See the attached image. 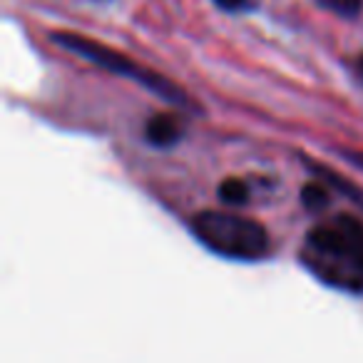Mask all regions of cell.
I'll return each mask as SVG.
<instances>
[{
    "label": "cell",
    "instance_id": "1",
    "mask_svg": "<svg viewBox=\"0 0 363 363\" xmlns=\"http://www.w3.org/2000/svg\"><path fill=\"white\" fill-rule=\"evenodd\" d=\"M301 262L316 279L341 291L363 294V224L338 214L303 239Z\"/></svg>",
    "mask_w": 363,
    "mask_h": 363
},
{
    "label": "cell",
    "instance_id": "2",
    "mask_svg": "<svg viewBox=\"0 0 363 363\" xmlns=\"http://www.w3.org/2000/svg\"><path fill=\"white\" fill-rule=\"evenodd\" d=\"M50 40L55 43V45H60L62 50H70V52H75V55L85 57V60L95 62L97 67L112 72V75H120V77H125V80H135L140 87H145L152 95L169 102V105L179 107V110L199 112V107L192 102V97L182 90L177 82H172L169 77L160 75V72L150 70V67L140 65L137 60L127 57L125 52L112 50L105 43H97L87 35H80V33H65V30L50 33Z\"/></svg>",
    "mask_w": 363,
    "mask_h": 363
},
{
    "label": "cell",
    "instance_id": "3",
    "mask_svg": "<svg viewBox=\"0 0 363 363\" xmlns=\"http://www.w3.org/2000/svg\"><path fill=\"white\" fill-rule=\"evenodd\" d=\"M189 229L209 252L234 262H259L269 254V234L259 222L242 214L207 209L189 219Z\"/></svg>",
    "mask_w": 363,
    "mask_h": 363
},
{
    "label": "cell",
    "instance_id": "4",
    "mask_svg": "<svg viewBox=\"0 0 363 363\" xmlns=\"http://www.w3.org/2000/svg\"><path fill=\"white\" fill-rule=\"evenodd\" d=\"M298 157H301V162L306 164V169L311 172L316 179H321L323 184H328V187L333 189V192H338L341 197L351 199L353 204H358V207L363 209V189L358 187L356 182H351L348 177H343L341 172L326 167L323 162H316V160H311V157H306V155H298Z\"/></svg>",
    "mask_w": 363,
    "mask_h": 363
},
{
    "label": "cell",
    "instance_id": "5",
    "mask_svg": "<svg viewBox=\"0 0 363 363\" xmlns=\"http://www.w3.org/2000/svg\"><path fill=\"white\" fill-rule=\"evenodd\" d=\"M182 122L177 115L172 112H157L147 120V127H145V137L152 147H172L179 142L182 137Z\"/></svg>",
    "mask_w": 363,
    "mask_h": 363
},
{
    "label": "cell",
    "instance_id": "6",
    "mask_svg": "<svg viewBox=\"0 0 363 363\" xmlns=\"http://www.w3.org/2000/svg\"><path fill=\"white\" fill-rule=\"evenodd\" d=\"M249 184L242 179H234V177H229V179H224L222 184H219V199H222L224 204H229V207H242V204L249 202Z\"/></svg>",
    "mask_w": 363,
    "mask_h": 363
},
{
    "label": "cell",
    "instance_id": "7",
    "mask_svg": "<svg viewBox=\"0 0 363 363\" xmlns=\"http://www.w3.org/2000/svg\"><path fill=\"white\" fill-rule=\"evenodd\" d=\"M301 202H303V207H306L308 212H321V209H326L328 202H331L328 184H323L321 179L306 184V187L301 189Z\"/></svg>",
    "mask_w": 363,
    "mask_h": 363
},
{
    "label": "cell",
    "instance_id": "8",
    "mask_svg": "<svg viewBox=\"0 0 363 363\" xmlns=\"http://www.w3.org/2000/svg\"><path fill=\"white\" fill-rule=\"evenodd\" d=\"M323 11H331L341 18H358L363 11V0H316Z\"/></svg>",
    "mask_w": 363,
    "mask_h": 363
},
{
    "label": "cell",
    "instance_id": "9",
    "mask_svg": "<svg viewBox=\"0 0 363 363\" xmlns=\"http://www.w3.org/2000/svg\"><path fill=\"white\" fill-rule=\"evenodd\" d=\"M341 155H343V160H348L351 164H356L358 169L363 172V152H358V150H341Z\"/></svg>",
    "mask_w": 363,
    "mask_h": 363
},
{
    "label": "cell",
    "instance_id": "10",
    "mask_svg": "<svg viewBox=\"0 0 363 363\" xmlns=\"http://www.w3.org/2000/svg\"><path fill=\"white\" fill-rule=\"evenodd\" d=\"M219 8H224V11H237V8H242L247 0H214Z\"/></svg>",
    "mask_w": 363,
    "mask_h": 363
},
{
    "label": "cell",
    "instance_id": "11",
    "mask_svg": "<svg viewBox=\"0 0 363 363\" xmlns=\"http://www.w3.org/2000/svg\"><path fill=\"white\" fill-rule=\"evenodd\" d=\"M358 65H361V72H363V57H361V62H358Z\"/></svg>",
    "mask_w": 363,
    "mask_h": 363
}]
</instances>
